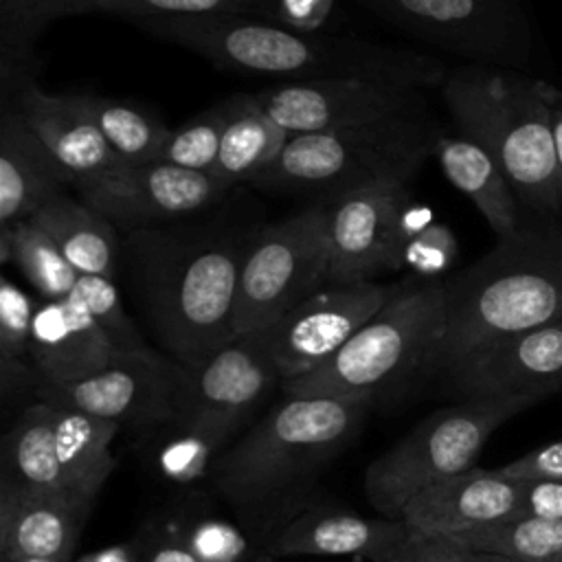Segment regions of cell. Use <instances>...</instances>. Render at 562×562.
I'll use <instances>...</instances> for the list:
<instances>
[{"label":"cell","mask_w":562,"mask_h":562,"mask_svg":"<svg viewBox=\"0 0 562 562\" xmlns=\"http://www.w3.org/2000/svg\"><path fill=\"white\" fill-rule=\"evenodd\" d=\"M121 353L72 292L37 305L31 331V362L40 382L64 386L110 367Z\"/></svg>","instance_id":"cell-22"},{"label":"cell","mask_w":562,"mask_h":562,"mask_svg":"<svg viewBox=\"0 0 562 562\" xmlns=\"http://www.w3.org/2000/svg\"><path fill=\"white\" fill-rule=\"evenodd\" d=\"M70 94L101 132L119 165H147L158 160L160 149L171 132L160 119L130 101L88 92Z\"/></svg>","instance_id":"cell-29"},{"label":"cell","mask_w":562,"mask_h":562,"mask_svg":"<svg viewBox=\"0 0 562 562\" xmlns=\"http://www.w3.org/2000/svg\"><path fill=\"white\" fill-rule=\"evenodd\" d=\"M459 257V241L450 226L435 222L424 233L413 237L400 257V268L406 274L422 279H446Z\"/></svg>","instance_id":"cell-38"},{"label":"cell","mask_w":562,"mask_h":562,"mask_svg":"<svg viewBox=\"0 0 562 562\" xmlns=\"http://www.w3.org/2000/svg\"><path fill=\"white\" fill-rule=\"evenodd\" d=\"M140 553H143V536H140V531H136L125 542L83 553V555L75 558L72 562H140Z\"/></svg>","instance_id":"cell-45"},{"label":"cell","mask_w":562,"mask_h":562,"mask_svg":"<svg viewBox=\"0 0 562 562\" xmlns=\"http://www.w3.org/2000/svg\"><path fill=\"white\" fill-rule=\"evenodd\" d=\"M140 562H200L169 529L167 522H147L140 529Z\"/></svg>","instance_id":"cell-41"},{"label":"cell","mask_w":562,"mask_h":562,"mask_svg":"<svg viewBox=\"0 0 562 562\" xmlns=\"http://www.w3.org/2000/svg\"><path fill=\"white\" fill-rule=\"evenodd\" d=\"M68 180L9 97L0 108V233L29 220Z\"/></svg>","instance_id":"cell-23"},{"label":"cell","mask_w":562,"mask_h":562,"mask_svg":"<svg viewBox=\"0 0 562 562\" xmlns=\"http://www.w3.org/2000/svg\"><path fill=\"white\" fill-rule=\"evenodd\" d=\"M461 397L542 402L562 391V321L501 338L441 373Z\"/></svg>","instance_id":"cell-17"},{"label":"cell","mask_w":562,"mask_h":562,"mask_svg":"<svg viewBox=\"0 0 562 562\" xmlns=\"http://www.w3.org/2000/svg\"><path fill=\"white\" fill-rule=\"evenodd\" d=\"M549 103V101H547ZM549 121H551V136H553V149H555V165L560 176V189H562V110L549 103Z\"/></svg>","instance_id":"cell-46"},{"label":"cell","mask_w":562,"mask_h":562,"mask_svg":"<svg viewBox=\"0 0 562 562\" xmlns=\"http://www.w3.org/2000/svg\"><path fill=\"white\" fill-rule=\"evenodd\" d=\"M119 424L35 400L2 437L0 487L94 505L108 481Z\"/></svg>","instance_id":"cell-8"},{"label":"cell","mask_w":562,"mask_h":562,"mask_svg":"<svg viewBox=\"0 0 562 562\" xmlns=\"http://www.w3.org/2000/svg\"><path fill=\"white\" fill-rule=\"evenodd\" d=\"M92 505L0 487V560L72 562Z\"/></svg>","instance_id":"cell-24"},{"label":"cell","mask_w":562,"mask_h":562,"mask_svg":"<svg viewBox=\"0 0 562 562\" xmlns=\"http://www.w3.org/2000/svg\"><path fill=\"white\" fill-rule=\"evenodd\" d=\"M496 470L514 481H562V439L529 450Z\"/></svg>","instance_id":"cell-39"},{"label":"cell","mask_w":562,"mask_h":562,"mask_svg":"<svg viewBox=\"0 0 562 562\" xmlns=\"http://www.w3.org/2000/svg\"><path fill=\"white\" fill-rule=\"evenodd\" d=\"M371 402L285 395L215 461L209 479L239 527L266 549L316 503V485L360 432Z\"/></svg>","instance_id":"cell-2"},{"label":"cell","mask_w":562,"mask_h":562,"mask_svg":"<svg viewBox=\"0 0 562 562\" xmlns=\"http://www.w3.org/2000/svg\"><path fill=\"white\" fill-rule=\"evenodd\" d=\"M255 99L290 136L345 130L426 110L422 86L384 77L272 83L255 92Z\"/></svg>","instance_id":"cell-15"},{"label":"cell","mask_w":562,"mask_h":562,"mask_svg":"<svg viewBox=\"0 0 562 562\" xmlns=\"http://www.w3.org/2000/svg\"><path fill=\"white\" fill-rule=\"evenodd\" d=\"M470 551L448 536L411 533L386 562H472Z\"/></svg>","instance_id":"cell-40"},{"label":"cell","mask_w":562,"mask_h":562,"mask_svg":"<svg viewBox=\"0 0 562 562\" xmlns=\"http://www.w3.org/2000/svg\"><path fill=\"white\" fill-rule=\"evenodd\" d=\"M29 296L7 274L0 279V395L2 402L33 391L40 373L31 362V331L37 312Z\"/></svg>","instance_id":"cell-31"},{"label":"cell","mask_w":562,"mask_h":562,"mask_svg":"<svg viewBox=\"0 0 562 562\" xmlns=\"http://www.w3.org/2000/svg\"><path fill=\"white\" fill-rule=\"evenodd\" d=\"M435 224V213L430 206L422 204V202H415L413 198H408L400 211H397V217H395V248H397V263H400V257H402V250L404 246L417 237L419 233H424L428 226ZM402 270V268H400Z\"/></svg>","instance_id":"cell-44"},{"label":"cell","mask_w":562,"mask_h":562,"mask_svg":"<svg viewBox=\"0 0 562 562\" xmlns=\"http://www.w3.org/2000/svg\"><path fill=\"white\" fill-rule=\"evenodd\" d=\"M520 516L562 520V481H525Z\"/></svg>","instance_id":"cell-43"},{"label":"cell","mask_w":562,"mask_h":562,"mask_svg":"<svg viewBox=\"0 0 562 562\" xmlns=\"http://www.w3.org/2000/svg\"><path fill=\"white\" fill-rule=\"evenodd\" d=\"M72 292L81 299V303L88 307L97 325L108 334V338L112 340L114 349L121 356L156 353V349H151L145 342L136 323L127 314L114 279L97 277V274H79Z\"/></svg>","instance_id":"cell-34"},{"label":"cell","mask_w":562,"mask_h":562,"mask_svg":"<svg viewBox=\"0 0 562 562\" xmlns=\"http://www.w3.org/2000/svg\"><path fill=\"white\" fill-rule=\"evenodd\" d=\"M439 134L428 110L345 130L294 134L252 184L331 202L371 184L411 182L432 156Z\"/></svg>","instance_id":"cell-7"},{"label":"cell","mask_w":562,"mask_h":562,"mask_svg":"<svg viewBox=\"0 0 562 562\" xmlns=\"http://www.w3.org/2000/svg\"><path fill=\"white\" fill-rule=\"evenodd\" d=\"M411 533L404 518H364L356 512L314 503L270 538L266 553L277 560L292 555H345L386 562Z\"/></svg>","instance_id":"cell-21"},{"label":"cell","mask_w":562,"mask_h":562,"mask_svg":"<svg viewBox=\"0 0 562 562\" xmlns=\"http://www.w3.org/2000/svg\"><path fill=\"white\" fill-rule=\"evenodd\" d=\"M290 140L285 132L255 99L235 94L224 101V127L213 173L226 184H252Z\"/></svg>","instance_id":"cell-27"},{"label":"cell","mask_w":562,"mask_h":562,"mask_svg":"<svg viewBox=\"0 0 562 562\" xmlns=\"http://www.w3.org/2000/svg\"><path fill=\"white\" fill-rule=\"evenodd\" d=\"M395 283H327L268 329L281 382L312 373L369 321L395 292Z\"/></svg>","instance_id":"cell-16"},{"label":"cell","mask_w":562,"mask_h":562,"mask_svg":"<svg viewBox=\"0 0 562 562\" xmlns=\"http://www.w3.org/2000/svg\"><path fill=\"white\" fill-rule=\"evenodd\" d=\"M231 189L215 173L156 160L147 165H119L79 187V195L110 220L116 231L127 235L189 222L224 202Z\"/></svg>","instance_id":"cell-13"},{"label":"cell","mask_w":562,"mask_h":562,"mask_svg":"<svg viewBox=\"0 0 562 562\" xmlns=\"http://www.w3.org/2000/svg\"><path fill=\"white\" fill-rule=\"evenodd\" d=\"M536 88H538V92L542 94L544 101H549V103H553L555 108L562 110V88H558V86H553L544 79H536Z\"/></svg>","instance_id":"cell-47"},{"label":"cell","mask_w":562,"mask_h":562,"mask_svg":"<svg viewBox=\"0 0 562 562\" xmlns=\"http://www.w3.org/2000/svg\"><path fill=\"white\" fill-rule=\"evenodd\" d=\"M259 562H277V558H272V555H270V553H263V555H261V560H259Z\"/></svg>","instance_id":"cell-50"},{"label":"cell","mask_w":562,"mask_h":562,"mask_svg":"<svg viewBox=\"0 0 562 562\" xmlns=\"http://www.w3.org/2000/svg\"><path fill=\"white\" fill-rule=\"evenodd\" d=\"M165 522L200 562H259L266 553L239 522L224 520L195 505L178 509Z\"/></svg>","instance_id":"cell-33"},{"label":"cell","mask_w":562,"mask_h":562,"mask_svg":"<svg viewBox=\"0 0 562 562\" xmlns=\"http://www.w3.org/2000/svg\"><path fill=\"white\" fill-rule=\"evenodd\" d=\"M441 97L459 132L503 169L520 204L538 213L560 211L549 103L538 92L536 77L468 64L446 75Z\"/></svg>","instance_id":"cell-6"},{"label":"cell","mask_w":562,"mask_h":562,"mask_svg":"<svg viewBox=\"0 0 562 562\" xmlns=\"http://www.w3.org/2000/svg\"><path fill=\"white\" fill-rule=\"evenodd\" d=\"M448 538L474 553L553 562L562 553V520L514 516L492 525L450 533Z\"/></svg>","instance_id":"cell-32"},{"label":"cell","mask_w":562,"mask_h":562,"mask_svg":"<svg viewBox=\"0 0 562 562\" xmlns=\"http://www.w3.org/2000/svg\"><path fill=\"white\" fill-rule=\"evenodd\" d=\"M132 22L224 70L277 83L384 77L430 88L450 72L441 59L415 48L305 33L250 15H151Z\"/></svg>","instance_id":"cell-3"},{"label":"cell","mask_w":562,"mask_h":562,"mask_svg":"<svg viewBox=\"0 0 562 562\" xmlns=\"http://www.w3.org/2000/svg\"><path fill=\"white\" fill-rule=\"evenodd\" d=\"M395 31L494 68L525 66L533 33L522 0H351Z\"/></svg>","instance_id":"cell-11"},{"label":"cell","mask_w":562,"mask_h":562,"mask_svg":"<svg viewBox=\"0 0 562 562\" xmlns=\"http://www.w3.org/2000/svg\"><path fill=\"white\" fill-rule=\"evenodd\" d=\"M553 562H562V553H560V555H558Z\"/></svg>","instance_id":"cell-51"},{"label":"cell","mask_w":562,"mask_h":562,"mask_svg":"<svg viewBox=\"0 0 562 562\" xmlns=\"http://www.w3.org/2000/svg\"><path fill=\"white\" fill-rule=\"evenodd\" d=\"M443 176L479 209L494 235L516 233L520 222V200L496 160L472 138L439 134L432 147Z\"/></svg>","instance_id":"cell-25"},{"label":"cell","mask_w":562,"mask_h":562,"mask_svg":"<svg viewBox=\"0 0 562 562\" xmlns=\"http://www.w3.org/2000/svg\"><path fill=\"white\" fill-rule=\"evenodd\" d=\"M329 209L310 204L257 226L237 279L235 336L274 325L329 283Z\"/></svg>","instance_id":"cell-10"},{"label":"cell","mask_w":562,"mask_h":562,"mask_svg":"<svg viewBox=\"0 0 562 562\" xmlns=\"http://www.w3.org/2000/svg\"><path fill=\"white\" fill-rule=\"evenodd\" d=\"M281 384L268 329L237 334L195 367L180 364V406L173 424L224 446Z\"/></svg>","instance_id":"cell-12"},{"label":"cell","mask_w":562,"mask_h":562,"mask_svg":"<svg viewBox=\"0 0 562 562\" xmlns=\"http://www.w3.org/2000/svg\"><path fill=\"white\" fill-rule=\"evenodd\" d=\"M103 0H0V86L11 90L29 75L35 44L59 18L101 11Z\"/></svg>","instance_id":"cell-28"},{"label":"cell","mask_w":562,"mask_h":562,"mask_svg":"<svg viewBox=\"0 0 562 562\" xmlns=\"http://www.w3.org/2000/svg\"><path fill=\"white\" fill-rule=\"evenodd\" d=\"M224 127V103L189 119L178 130H171L158 160L191 171L213 173L220 154Z\"/></svg>","instance_id":"cell-35"},{"label":"cell","mask_w":562,"mask_h":562,"mask_svg":"<svg viewBox=\"0 0 562 562\" xmlns=\"http://www.w3.org/2000/svg\"><path fill=\"white\" fill-rule=\"evenodd\" d=\"M31 220L53 237L79 274H97L116 281L119 259L123 255L119 231L81 198L57 193L46 200Z\"/></svg>","instance_id":"cell-26"},{"label":"cell","mask_w":562,"mask_h":562,"mask_svg":"<svg viewBox=\"0 0 562 562\" xmlns=\"http://www.w3.org/2000/svg\"><path fill=\"white\" fill-rule=\"evenodd\" d=\"M255 231L189 220L123 237L134 296L178 364L195 367L235 338L237 279Z\"/></svg>","instance_id":"cell-1"},{"label":"cell","mask_w":562,"mask_h":562,"mask_svg":"<svg viewBox=\"0 0 562 562\" xmlns=\"http://www.w3.org/2000/svg\"><path fill=\"white\" fill-rule=\"evenodd\" d=\"M536 406L522 397H463L426 415L364 470V496L375 512L400 518L406 503L439 481L476 468L492 432Z\"/></svg>","instance_id":"cell-9"},{"label":"cell","mask_w":562,"mask_h":562,"mask_svg":"<svg viewBox=\"0 0 562 562\" xmlns=\"http://www.w3.org/2000/svg\"><path fill=\"white\" fill-rule=\"evenodd\" d=\"M472 562H531V560H518V558H507V555H494V553H474L470 551Z\"/></svg>","instance_id":"cell-48"},{"label":"cell","mask_w":562,"mask_h":562,"mask_svg":"<svg viewBox=\"0 0 562 562\" xmlns=\"http://www.w3.org/2000/svg\"><path fill=\"white\" fill-rule=\"evenodd\" d=\"M443 285L435 375L501 338L562 321V226L522 224Z\"/></svg>","instance_id":"cell-4"},{"label":"cell","mask_w":562,"mask_h":562,"mask_svg":"<svg viewBox=\"0 0 562 562\" xmlns=\"http://www.w3.org/2000/svg\"><path fill=\"white\" fill-rule=\"evenodd\" d=\"M334 0H274V18L283 26L316 33L329 18Z\"/></svg>","instance_id":"cell-42"},{"label":"cell","mask_w":562,"mask_h":562,"mask_svg":"<svg viewBox=\"0 0 562 562\" xmlns=\"http://www.w3.org/2000/svg\"><path fill=\"white\" fill-rule=\"evenodd\" d=\"M20 110L26 125L48 149L59 171L72 187H83L119 167L110 145L75 103L72 94L42 90L31 77L2 92Z\"/></svg>","instance_id":"cell-19"},{"label":"cell","mask_w":562,"mask_h":562,"mask_svg":"<svg viewBox=\"0 0 562 562\" xmlns=\"http://www.w3.org/2000/svg\"><path fill=\"white\" fill-rule=\"evenodd\" d=\"M171 437L156 452L158 470L176 481H193L209 476L217 457L228 448L211 437L169 424Z\"/></svg>","instance_id":"cell-37"},{"label":"cell","mask_w":562,"mask_h":562,"mask_svg":"<svg viewBox=\"0 0 562 562\" xmlns=\"http://www.w3.org/2000/svg\"><path fill=\"white\" fill-rule=\"evenodd\" d=\"M525 481L472 468L415 494L402 516L413 533L450 536L520 516Z\"/></svg>","instance_id":"cell-20"},{"label":"cell","mask_w":562,"mask_h":562,"mask_svg":"<svg viewBox=\"0 0 562 562\" xmlns=\"http://www.w3.org/2000/svg\"><path fill=\"white\" fill-rule=\"evenodd\" d=\"M0 261L4 266L13 261L44 301L70 296L79 279L53 237L31 217L0 233Z\"/></svg>","instance_id":"cell-30"},{"label":"cell","mask_w":562,"mask_h":562,"mask_svg":"<svg viewBox=\"0 0 562 562\" xmlns=\"http://www.w3.org/2000/svg\"><path fill=\"white\" fill-rule=\"evenodd\" d=\"M408 198V182H380L323 202L329 209V283L400 272L395 217Z\"/></svg>","instance_id":"cell-18"},{"label":"cell","mask_w":562,"mask_h":562,"mask_svg":"<svg viewBox=\"0 0 562 562\" xmlns=\"http://www.w3.org/2000/svg\"><path fill=\"white\" fill-rule=\"evenodd\" d=\"M33 393L42 402L149 432L178 419L180 364L158 351L119 356L110 367L79 382L64 386L37 382Z\"/></svg>","instance_id":"cell-14"},{"label":"cell","mask_w":562,"mask_h":562,"mask_svg":"<svg viewBox=\"0 0 562 562\" xmlns=\"http://www.w3.org/2000/svg\"><path fill=\"white\" fill-rule=\"evenodd\" d=\"M101 11L132 20L151 15H250L274 18V0H103Z\"/></svg>","instance_id":"cell-36"},{"label":"cell","mask_w":562,"mask_h":562,"mask_svg":"<svg viewBox=\"0 0 562 562\" xmlns=\"http://www.w3.org/2000/svg\"><path fill=\"white\" fill-rule=\"evenodd\" d=\"M446 334L443 279L404 274L384 307L325 364L281 382L283 395L375 402L435 375Z\"/></svg>","instance_id":"cell-5"},{"label":"cell","mask_w":562,"mask_h":562,"mask_svg":"<svg viewBox=\"0 0 562 562\" xmlns=\"http://www.w3.org/2000/svg\"><path fill=\"white\" fill-rule=\"evenodd\" d=\"M0 562H61V560H44V558H20V560H0Z\"/></svg>","instance_id":"cell-49"}]
</instances>
